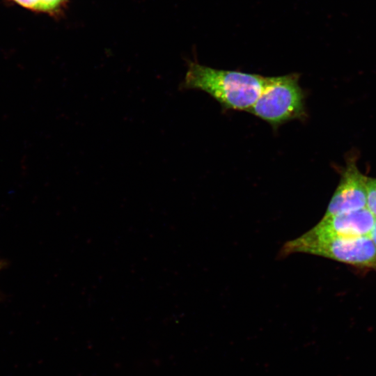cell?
<instances>
[{"label":"cell","instance_id":"6da1fadb","mask_svg":"<svg viewBox=\"0 0 376 376\" xmlns=\"http://www.w3.org/2000/svg\"><path fill=\"white\" fill-rule=\"evenodd\" d=\"M267 77L219 70L190 63L181 88L203 91L226 109L249 111L259 97Z\"/></svg>","mask_w":376,"mask_h":376},{"label":"cell","instance_id":"52a82bcc","mask_svg":"<svg viewBox=\"0 0 376 376\" xmlns=\"http://www.w3.org/2000/svg\"><path fill=\"white\" fill-rule=\"evenodd\" d=\"M366 207L376 217V178H367Z\"/></svg>","mask_w":376,"mask_h":376},{"label":"cell","instance_id":"3957f363","mask_svg":"<svg viewBox=\"0 0 376 376\" xmlns=\"http://www.w3.org/2000/svg\"><path fill=\"white\" fill-rule=\"evenodd\" d=\"M249 111L274 128L289 120L305 118V94L299 84V75L267 77L259 97Z\"/></svg>","mask_w":376,"mask_h":376},{"label":"cell","instance_id":"277c9868","mask_svg":"<svg viewBox=\"0 0 376 376\" xmlns=\"http://www.w3.org/2000/svg\"><path fill=\"white\" fill-rule=\"evenodd\" d=\"M367 178L358 169L356 159L350 157L342 171L339 184L324 215H334L366 207Z\"/></svg>","mask_w":376,"mask_h":376},{"label":"cell","instance_id":"7a4b0ae2","mask_svg":"<svg viewBox=\"0 0 376 376\" xmlns=\"http://www.w3.org/2000/svg\"><path fill=\"white\" fill-rule=\"evenodd\" d=\"M306 253L376 271V248L370 236L321 237L307 233L285 244L281 256Z\"/></svg>","mask_w":376,"mask_h":376},{"label":"cell","instance_id":"5b68a950","mask_svg":"<svg viewBox=\"0 0 376 376\" xmlns=\"http://www.w3.org/2000/svg\"><path fill=\"white\" fill-rule=\"evenodd\" d=\"M376 217L367 207L325 216L308 234L321 237L369 236Z\"/></svg>","mask_w":376,"mask_h":376},{"label":"cell","instance_id":"9c48e42d","mask_svg":"<svg viewBox=\"0 0 376 376\" xmlns=\"http://www.w3.org/2000/svg\"><path fill=\"white\" fill-rule=\"evenodd\" d=\"M6 266V262L0 259V271Z\"/></svg>","mask_w":376,"mask_h":376},{"label":"cell","instance_id":"ba28073f","mask_svg":"<svg viewBox=\"0 0 376 376\" xmlns=\"http://www.w3.org/2000/svg\"><path fill=\"white\" fill-rule=\"evenodd\" d=\"M369 236L376 248V219Z\"/></svg>","mask_w":376,"mask_h":376},{"label":"cell","instance_id":"8992f818","mask_svg":"<svg viewBox=\"0 0 376 376\" xmlns=\"http://www.w3.org/2000/svg\"><path fill=\"white\" fill-rule=\"evenodd\" d=\"M19 5L33 10L50 12L56 10L63 0H13Z\"/></svg>","mask_w":376,"mask_h":376}]
</instances>
